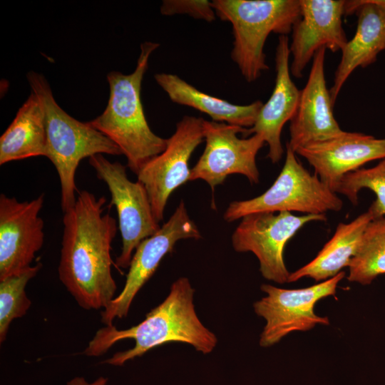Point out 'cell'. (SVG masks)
Segmentation results:
<instances>
[{"label": "cell", "mask_w": 385, "mask_h": 385, "mask_svg": "<svg viewBox=\"0 0 385 385\" xmlns=\"http://www.w3.org/2000/svg\"><path fill=\"white\" fill-rule=\"evenodd\" d=\"M106 199L87 190L78 192L64 212L58 277L83 309L106 308L115 297L111 251L118 225L108 212Z\"/></svg>", "instance_id": "6da1fadb"}, {"label": "cell", "mask_w": 385, "mask_h": 385, "mask_svg": "<svg viewBox=\"0 0 385 385\" xmlns=\"http://www.w3.org/2000/svg\"><path fill=\"white\" fill-rule=\"evenodd\" d=\"M194 292L188 278H178L171 285L167 297L151 309L144 320L126 329H118L114 325L101 328L83 354L101 356L115 343L127 339L134 340V346L115 353L103 363L122 366L150 349L170 342L188 344L203 354L210 353L217 339L199 319L193 303Z\"/></svg>", "instance_id": "7a4b0ae2"}, {"label": "cell", "mask_w": 385, "mask_h": 385, "mask_svg": "<svg viewBox=\"0 0 385 385\" xmlns=\"http://www.w3.org/2000/svg\"><path fill=\"white\" fill-rule=\"evenodd\" d=\"M159 43L145 41L136 68L125 75L111 71L107 75L110 96L104 111L88 122L120 149L127 166L135 173L165 148L167 139L155 134L146 120L140 98L142 81L151 53Z\"/></svg>", "instance_id": "3957f363"}, {"label": "cell", "mask_w": 385, "mask_h": 385, "mask_svg": "<svg viewBox=\"0 0 385 385\" xmlns=\"http://www.w3.org/2000/svg\"><path fill=\"white\" fill-rule=\"evenodd\" d=\"M26 78L41 103L46 130V155L58 173L63 212L76 201L75 175L80 162L97 154L121 155L118 146L88 122H81L56 103L46 78L29 71Z\"/></svg>", "instance_id": "277c9868"}, {"label": "cell", "mask_w": 385, "mask_h": 385, "mask_svg": "<svg viewBox=\"0 0 385 385\" xmlns=\"http://www.w3.org/2000/svg\"><path fill=\"white\" fill-rule=\"evenodd\" d=\"M215 14L232 24V60L243 78L255 81L269 68L264 46L271 33L287 35L300 17L299 0H213Z\"/></svg>", "instance_id": "5b68a950"}, {"label": "cell", "mask_w": 385, "mask_h": 385, "mask_svg": "<svg viewBox=\"0 0 385 385\" xmlns=\"http://www.w3.org/2000/svg\"><path fill=\"white\" fill-rule=\"evenodd\" d=\"M342 200L316 175L300 163L296 153L286 146V158L278 177L262 195L233 201L224 213L227 222H234L257 212H299L321 215L339 211Z\"/></svg>", "instance_id": "8992f818"}, {"label": "cell", "mask_w": 385, "mask_h": 385, "mask_svg": "<svg viewBox=\"0 0 385 385\" xmlns=\"http://www.w3.org/2000/svg\"><path fill=\"white\" fill-rule=\"evenodd\" d=\"M344 276L342 271L330 279L300 289L262 284L261 290L267 296L254 303L255 313L266 322L260 345L269 347L293 332L309 331L317 324L329 325L328 317L317 315L314 307L320 299L336 294L337 285Z\"/></svg>", "instance_id": "52a82bcc"}, {"label": "cell", "mask_w": 385, "mask_h": 385, "mask_svg": "<svg viewBox=\"0 0 385 385\" xmlns=\"http://www.w3.org/2000/svg\"><path fill=\"white\" fill-rule=\"evenodd\" d=\"M88 161L98 179L108 188L110 205L116 208L122 248L115 265L126 269L138 245L155 233L160 226L154 217L144 185L138 180H129L125 165L117 161L111 162L102 154L92 155Z\"/></svg>", "instance_id": "ba28073f"}, {"label": "cell", "mask_w": 385, "mask_h": 385, "mask_svg": "<svg viewBox=\"0 0 385 385\" xmlns=\"http://www.w3.org/2000/svg\"><path fill=\"white\" fill-rule=\"evenodd\" d=\"M325 214L297 216L289 212H257L243 217L232 235V245L238 252H252L258 259L265 279L288 282L290 273L284 260L287 242L305 224L326 221Z\"/></svg>", "instance_id": "9c48e42d"}, {"label": "cell", "mask_w": 385, "mask_h": 385, "mask_svg": "<svg viewBox=\"0 0 385 385\" xmlns=\"http://www.w3.org/2000/svg\"><path fill=\"white\" fill-rule=\"evenodd\" d=\"M245 128L222 122L203 120L205 150L190 170L189 180H202L213 190L227 176L240 174L252 183H257L260 173L256 157L265 144L257 134L240 138Z\"/></svg>", "instance_id": "30bf717a"}, {"label": "cell", "mask_w": 385, "mask_h": 385, "mask_svg": "<svg viewBox=\"0 0 385 385\" xmlns=\"http://www.w3.org/2000/svg\"><path fill=\"white\" fill-rule=\"evenodd\" d=\"M190 238L200 239L201 234L181 200L169 220L136 247L122 291L101 312L102 323L111 326L115 319L126 317L137 293L153 276L163 257L173 251L178 240Z\"/></svg>", "instance_id": "8fae6325"}, {"label": "cell", "mask_w": 385, "mask_h": 385, "mask_svg": "<svg viewBox=\"0 0 385 385\" xmlns=\"http://www.w3.org/2000/svg\"><path fill=\"white\" fill-rule=\"evenodd\" d=\"M202 118L185 115L167 138L165 150L146 163L137 174L145 187L155 220L163 219L164 210L172 192L189 180V160L204 140Z\"/></svg>", "instance_id": "7c38bea8"}, {"label": "cell", "mask_w": 385, "mask_h": 385, "mask_svg": "<svg viewBox=\"0 0 385 385\" xmlns=\"http://www.w3.org/2000/svg\"><path fill=\"white\" fill-rule=\"evenodd\" d=\"M44 194L19 202L0 195V280L17 274L32 263L44 242V223L39 216Z\"/></svg>", "instance_id": "4fadbf2b"}, {"label": "cell", "mask_w": 385, "mask_h": 385, "mask_svg": "<svg viewBox=\"0 0 385 385\" xmlns=\"http://www.w3.org/2000/svg\"><path fill=\"white\" fill-rule=\"evenodd\" d=\"M346 1L299 0L300 17L292 28L290 73L297 78L322 48L342 51L348 42L342 26Z\"/></svg>", "instance_id": "5bb4252c"}, {"label": "cell", "mask_w": 385, "mask_h": 385, "mask_svg": "<svg viewBox=\"0 0 385 385\" xmlns=\"http://www.w3.org/2000/svg\"><path fill=\"white\" fill-rule=\"evenodd\" d=\"M295 153L304 158L319 179L335 192L346 174L368 162L385 158V138L343 131L335 137L307 144Z\"/></svg>", "instance_id": "9a60e30c"}, {"label": "cell", "mask_w": 385, "mask_h": 385, "mask_svg": "<svg viewBox=\"0 0 385 385\" xmlns=\"http://www.w3.org/2000/svg\"><path fill=\"white\" fill-rule=\"evenodd\" d=\"M325 48L318 50L299 103L290 120L287 147L294 152L311 143L335 137L344 130L333 115L334 105L324 74Z\"/></svg>", "instance_id": "2e32d148"}, {"label": "cell", "mask_w": 385, "mask_h": 385, "mask_svg": "<svg viewBox=\"0 0 385 385\" xmlns=\"http://www.w3.org/2000/svg\"><path fill=\"white\" fill-rule=\"evenodd\" d=\"M289 43L287 35H280L275 54L276 79L269 100L262 106L252 127L245 128V136L257 134L267 143V158L272 163H278L284 150L281 143V132L287 121H290L297 110L300 90L290 76Z\"/></svg>", "instance_id": "e0dca14e"}, {"label": "cell", "mask_w": 385, "mask_h": 385, "mask_svg": "<svg viewBox=\"0 0 385 385\" xmlns=\"http://www.w3.org/2000/svg\"><path fill=\"white\" fill-rule=\"evenodd\" d=\"M357 15L354 36L342 51L329 93L334 106L338 95L349 76L359 67L365 68L377 59L385 49V8L374 0L346 1L344 14Z\"/></svg>", "instance_id": "ac0fdd59"}, {"label": "cell", "mask_w": 385, "mask_h": 385, "mask_svg": "<svg viewBox=\"0 0 385 385\" xmlns=\"http://www.w3.org/2000/svg\"><path fill=\"white\" fill-rule=\"evenodd\" d=\"M154 78L173 102L205 113L213 121L250 128L255 124L263 106L260 101L248 105L230 103L202 92L175 74L160 73Z\"/></svg>", "instance_id": "d6986e66"}, {"label": "cell", "mask_w": 385, "mask_h": 385, "mask_svg": "<svg viewBox=\"0 0 385 385\" xmlns=\"http://www.w3.org/2000/svg\"><path fill=\"white\" fill-rule=\"evenodd\" d=\"M375 218L370 208L348 223L340 222L332 238L309 263L290 273L288 282L309 277L316 282L325 281L348 267L354 256L362 235Z\"/></svg>", "instance_id": "ffe728a7"}, {"label": "cell", "mask_w": 385, "mask_h": 385, "mask_svg": "<svg viewBox=\"0 0 385 385\" xmlns=\"http://www.w3.org/2000/svg\"><path fill=\"white\" fill-rule=\"evenodd\" d=\"M46 155L44 114L38 98L31 92L0 138V165Z\"/></svg>", "instance_id": "44dd1931"}, {"label": "cell", "mask_w": 385, "mask_h": 385, "mask_svg": "<svg viewBox=\"0 0 385 385\" xmlns=\"http://www.w3.org/2000/svg\"><path fill=\"white\" fill-rule=\"evenodd\" d=\"M348 267L347 279L362 285L385 274V216L374 218L367 225Z\"/></svg>", "instance_id": "7402d4cb"}, {"label": "cell", "mask_w": 385, "mask_h": 385, "mask_svg": "<svg viewBox=\"0 0 385 385\" xmlns=\"http://www.w3.org/2000/svg\"><path fill=\"white\" fill-rule=\"evenodd\" d=\"M42 265L39 262L23 272L0 280V342L3 343L14 319L25 315L31 305L26 287Z\"/></svg>", "instance_id": "603a6c76"}, {"label": "cell", "mask_w": 385, "mask_h": 385, "mask_svg": "<svg viewBox=\"0 0 385 385\" xmlns=\"http://www.w3.org/2000/svg\"><path fill=\"white\" fill-rule=\"evenodd\" d=\"M368 188L376 198L369 208L375 218L385 216V158L370 168H359L346 174L340 180L335 192L346 196L353 205H357L359 191Z\"/></svg>", "instance_id": "cb8c5ba5"}, {"label": "cell", "mask_w": 385, "mask_h": 385, "mask_svg": "<svg viewBox=\"0 0 385 385\" xmlns=\"http://www.w3.org/2000/svg\"><path fill=\"white\" fill-rule=\"evenodd\" d=\"M160 12L165 16L187 14L207 22L215 19V11L211 1L207 0H164Z\"/></svg>", "instance_id": "d4e9b609"}, {"label": "cell", "mask_w": 385, "mask_h": 385, "mask_svg": "<svg viewBox=\"0 0 385 385\" xmlns=\"http://www.w3.org/2000/svg\"><path fill=\"white\" fill-rule=\"evenodd\" d=\"M108 378L99 376L96 380L88 382L83 376H75L68 381L66 385H106Z\"/></svg>", "instance_id": "484cf974"}, {"label": "cell", "mask_w": 385, "mask_h": 385, "mask_svg": "<svg viewBox=\"0 0 385 385\" xmlns=\"http://www.w3.org/2000/svg\"><path fill=\"white\" fill-rule=\"evenodd\" d=\"M374 1L376 4H377L380 5V6H381L384 7V8H385V0H374Z\"/></svg>", "instance_id": "4316f807"}]
</instances>
